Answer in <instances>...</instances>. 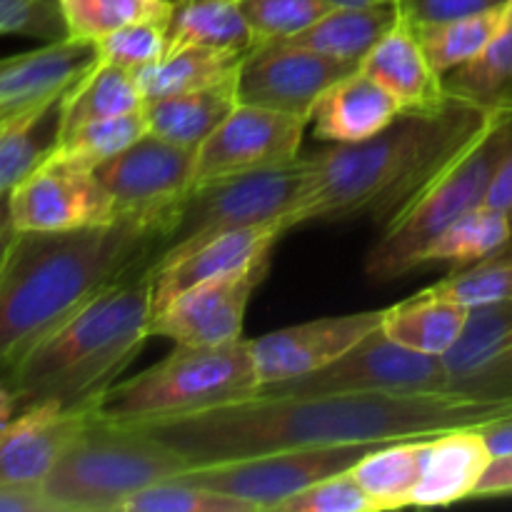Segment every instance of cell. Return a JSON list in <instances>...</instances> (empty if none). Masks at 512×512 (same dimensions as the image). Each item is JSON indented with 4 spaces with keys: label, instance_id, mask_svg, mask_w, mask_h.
I'll return each mask as SVG.
<instances>
[{
    "label": "cell",
    "instance_id": "cell-41",
    "mask_svg": "<svg viewBox=\"0 0 512 512\" xmlns=\"http://www.w3.org/2000/svg\"><path fill=\"white\" fill-rule=\"evenodd\" d=\"M0 35L55 43L68 38L60 0H0Z\"/></svg>",
    "mask_w": 512,
    "mask_h": 512
},
{
    "label": "cell",
    "instance_id": "cell-22",
    "mask_svg": "<svg viewBox=\"0 0 512 512\" xmlns=\"http://www.w3.org/2000/svg\"><path fill=\"white\" fill-rule=\"evenodd\" d=\"M360 70L388 88L403 108H423L445 98L443 75L433 68L418 30L400 15L390 33L370 50Z\"/></svg>",
    "mask_w": 512,
    "mask_h": 512
},
{
    "label": "cell",
    "instance_id": "cell-25",
    "mask_svg": "<svg viewBox=\"0 0 512 512\" xmlns=\"http://www.w3.org/2000/svg\"><path fill=\"white\" fill-rule=\"evenodd\" d=\"M400 20L395 3L363 5V8H333L303 33L280 43L303 45L328 58L358 65L365 55L390 33Z\"/></svg>",
    "mask_w": 512,
    "mask_h": 512
},
{
    "label": "cell",
    "instance_id": "cell-46",
    "mask_svg": "<svg viewBox=\"0 0 512 512\" xmlns=\"http://www.w3.org/2000/svg\"><path fill=\"white\" fill-rule=\"evenodd\" d=\"M485 440H488L490 450H493V458L512 453V420L485 428Z\"/></svg>",
    "mask_w": 512,
    "mask_h": 512
},
{
    "label": "cell",
    "instance_id": "cell-30",
    "mask_svg": "<svg viewBox=\"0 0 512 512\" xmlns=\"http://www.w3.org/2000/svg\"><path fill=\"white\" fill-rule=\"evenodd\" d=\"M425 440H400V443L378 445L350 468L373 500L375 510L413 508L415 485L423 473Z\"/></svg>",
    "mask_w": 512,
    "mask_h": 512
},
{
    "label": "cell",
    "instance_id": "cell-3",
    "mask_svg": "<svg viewBox=\"0 0 512 512\" xmlns=\"http://www.w3.org/2000/svg\"><path fill=\"white\" fill-rule=\"evenodd\" d=\"M165 238L168 225L125 215L68 233H15L0 265V370L110 283L155 263Z\"/></svg>",
    "mask_w": 512,
    "mask_h": 512
},
{
    "label": "cell",
    "instance_id": "cell-12",
    "mask_svg": "<svg viewBox=\"0 0 512 512\" xmlns=\"http://www.w3.org/2000/svg\"><path fill=\"white\" fill-rule=\"evenodd\" d=\"M8 208L18 233H68L118 220L95 170L78 168L55 150L10 190Z\"/></svg>",
    "mask_w": 512,
    "mask_h": 512
},
{
    "label": "cell",
    "instance_id": "cell-40",
    "mask_svg": "<svg viewBox=\"0 0 512 512\" xmlns=\"http://www.w3.org/2000/svg\"><path fill=\"white\" fill-rule=\"evenodd\" d=\"M275 512H378L353 470L330 475L278 505Z\"/></svg>",
    "mask_w": 512,
    "mask_h": 512
},
{
    "label": "cell",
    "instance_id": "cell-45",
    "mask_svg": "<svg viewBox=\"0 0 512 512\" xmlns=\"http://www.w3.org/2000/svg\"><path fill=\"white\" fill-rule=\"evenodd\" d=\"M485 205L512 215V148H510V153L503 158V163H500L493 183H490Z\"/></svg>",
    "mask_w": 512,
    "mask_h": 512
},
{
    "label": "cell",
    "instance_id": "cell-36",
    "mask_svg": "<svg viewBox=\"0 0 512 512\" xmlns=\"http://www.w3.org/2000/svg\"><path fill=\"white\" fill-rule=\"evenodd\" d=\"M120 512H258L245 500L215 493L183 480L180 475L140 490L123 503Z\"/></svg>",
    "mask_w": 512,
    "mask_h": 512
},
{
    "label": "cell",
    "instance_id": "cell-1",
    "mask_svg": "<svg viewBox=\"0 0 512 512\" xmlns=\"http://www.w3.org/2000/svg\"><path fill=\"white\" fill-rule=\"evenodd\" d=\"M512 420V403L453 390L415 393H255L180 418L125 423L148 430L193 468L293 448L385 445L425 440L458 428Z\"/></svg>",
    "mask_w": 512,
    "mask_h": 512
},
{
    "label": "cell",
    "instance_id": "cell-38",
    "mask_svg": "<svg viewBox=\"0 0 512 512\" xmlns=\"http://www.w3.org/2000/svg\"><path fill=\"white\" fill-rule=\"evenodd\" d=\"M95 58L100 63L138 73L158 63L168 53V23L163 20H138L93 40Z\"/></svg>",
    "mask_w": 512,
    "mask_h": 512
},
{
    "label": "cell",
    "instance_id": "cell-50",
    "mask_svg": "<svg viewBox=\"0 0 512 512\" xmlns=\"http://www.w3.org/2000/svg\"><path fill=\"white\" fill-rule=\"evenodd\" d=\"M508 103H512V95H510V100H508Z\"/></svg>",
    "mask_w": 512,
    "mask_h": 512
},
{
    "label": "cell",
    "instance_id": "cell-7",
    "mask_svg": "<svg viewBox=\"0 0 512 512\" xmlns=\"http://www.w3.org/2000/svg\"><path fill=\"white\" fill-rule=\"evenodd\" d=\"M512 148V103L468 155L445 170L420 198L400 210L370 245L363 270L373 283H393L423 268L425 250L448 225L485 205L490 183Z\"/></svg>",
    "mask_w": 512,
    "mask_h": 512
},
{
    "label": "cell",
    "instance_id": "cell-6",
    "mask_svg": "<svg viewBox=\"0 0 512 512\" xmlns=\"http://www.w3.org/2000/svg\"><path fill=\"white\" fill-rule=\"evenodd\" d=\"M260 393L250 340L215 348L175 345L143 373L118 380L103 393L98 415L108 423L180 418Z\"/></svg>",
    "mask_w": 512,
    "mask_h": 512
},
{
    "label": "cell",
    "instance_id": "cell-8",
    "mask_svg": "<svg viewBox=\"0 0 512 512\" xmlns=\"http://www.w3.org/2000/svg\"><path fill=\"white\" fill-rule=\"evenodd\" d=\"M308 185L310 158L195 185L180 205L155 263L175 258L228 230L283 225L290 233V220L303 203Z\"/></svg>",
    "mask_w": 512,
    "mask_h": 512
},
{
    "label": "cell",
    "instance_id": "cell-26",
    "mask_svg": "<svg viewBox=\"0 0 512 512\" xmlns=\"http://www.w3.org/2000/svg\"><path fill=\"white\" fill-rule=\"evenodd\" d=\"M255 45L238 0H173L168 50L213 48L248 55Z\"/></svg>",
    "mask_w": 512,
    "mask_h": 512
},
{
    "label": "cell",
    "instance_id": "cell-34",
    "mask_svg": "<svg viewBox=\"0 0 512 512\" xmlns=\"http://www.w3.org/2000/svg\"><path fill=\"white\" fill-rule=\"evenodd\" d=\"M145 133H148L145 110H135V113L118 115V118H103L78 125L58 140L55 153L68 163L78 165V168L95 170L118 153H123L128 145L143 138Z\"/></svg>",
    "mask_w": 512,
    "mask_h": 512
},
{
    "label": "cell",
    "instance_id": "cell-37",
    "mask_svg": "<svg viewBox=\"0 0 512 512\" xmlns=\"http://www.w3.org/2000/svg\"><path fill=\"white\" fill-rule=\"evenodd\" d=\"M435 288L468 310L512 300V250L465 268H455L453 273L438 280Z\"/></svg>",
    "mask_w": 512,
    "mask_h": 512
},
{
    "label": "cell",
    "instance_id": "cell-15",
    "mask_svg": "<svg viewBox=\"0 0 512 512\" xmlns=\"http://www.w3.org/2000/svg\"><path fill=\"white\" fill-rule=\"evenodd\" d=\"M270 260L203 280L175 295L165 308L153 315L150 333L190 348H215L243 340L245 313L255 288L263 283Z\"/></svg>",
    "mask_w": 512,
    "mask_h": 512
},
{
    "label": "cell",
    "instance_id": "cell-18",
    "mask_svg": "<svg viewBox=\"0 0 512 512\" xmlns=\"http://www.w3.org/2000/svg\"><path fill=\"white\" fill-rule=\"evenodd\" d=\"M288 230L283 225H258L220 233L175 258L153 265V315L170 303L178 293L220 278L238 273L273 258V248Z\"/></svg>",
    "mask_w": 512,
    "mask_h": 512
},
{
    "label": "cell",
    "instance_id": "cell-4",
    "mask_svg": "<svg viewBox=\"0 0 512 512\" xmlns=\"http://www.w3.org/2000/svg\"><path fill=\"white\" fill-rule=\"evenodd\" d=\"M153 323V263L130 270L80 305L5 373L18 408L55 400L100 403L145 348Z\"/></svg>",
    "mask_w": 512,
    "mask_h": 512
},
{
    "label": "cell",
    "instance_id": "cell-11",
    "mask_svg": "<svg viewBox=\"0 0 512 512\" xmlns=\"http://www.w3.org/2000/svg\"><path fill=\"white\" fill-rule=\"evenodd\" d=\"M95 175L113 198L118 218L168 225L170 233L180 205L195 185V150L145 133L95 168Z\"/></svg>",
    "mask_w": 512,
    "mask_h": 512
},
{
    "label": "cell",
    "instance_id": "cell-14",
    "mask_svg": "<svg viewBox=\"0 0 512 512\" xmlns=\"http://www.w3.org/2000/svg\"><path fill=\"white\" fill-rule=\"evenodd\" d=\"M358 70L293 43H260L245 55L238 73V103L298 115L310 123L320 95Z\"/></svg>",
    "mask_w": 512,
    "mask_h": 512
},
{
    "label": "cell",
    "instance_id": "cell-48",
    "mask_svg": "<svg viewBox=\"0 0 512 512\" xmlns=\"http://www.w3.org/2000/svg\"><path fill=\"white\" fill-rule=\"evenodd\" d=\"M18 398H15V393L10 390L8 380H0V428L3 425H8L10 420L15 418V413H18Z\"/></svg>",
    "mask_w": 512,
    "mask_h": 512
},
{
    "label": "cell",
    "instance_id": "cell-13",
    "mask_svg": "<svg viewBox=\"0 0 512 512\" xmlns=\"http://www.w3.org/2000/svg\"><path fill=\"white\" fill-rule=\"evenodd\" d=\"M308 125V120L298 115L238 103L195 150V185L293 163L300 158Z\"/></svg>",
    "mask_w": 512,
    "mask_h": 512
},
{
    "label": "cell",
    "instance_id": "cell-16",
    "mask_svg": "<svg viewBox=\"0 0 512 512\" xmlns=\"http://www.w3.org/2000/svg\"><path fill=\"white\" fill-rule=\"evenodd\" d=\"M383 323V310L330 315L250 340L260 390L328 368Z\"/></svg>",
    "mask_w": 512,
    "mask_h": 512
},
{
    "label": "cell",
    "instance_id": "cell-35",
    "mask_svg": "<svg viewBox=\"0 0 512 512\" xmlns=\"http://www.w3.org/2000/svg\"><path fill=\"white\" fill-rule=\"evenodd\" d=\"M60 5L68 38L88 43L138 20L168 23L173 10V0H60Z\"/></svg>",
    "mask_w": 512,
    "mask_h": 512
},
{
    "label": "cell",
    "instance_id": "cell-42",
    "mask_svg": "<svg viewBox=\"0 0 512 512\" xmlns=\"http://www.w3.org/2000/svg\"><path fill=\"white\" fill-rule=\"evenodd\" d=\"M508 0H395L400 15L413 25L440 23V20L465 18L505 5Z\"/></svg>",
    "mask_w": 512,
    "mask_h": 512
},
{
    "label": "cell",
    "instance_id": "cell-2",
    "mask_svg": "<svg viewBox=\"0 0 512 512\" xmlns=\"http://www.w3.org/2000/svg\"><path fill=\"white\" fill-rule=\"evenodd\" d=\"M505 105L448 93L440 103L405 108L373 138L310 155L308 193L290 225L370 220L383 228L473 150Z\"/></svg>",
    "mask_w": 512,
    "mask_h": 512
},
{
    "label": "cell",
    "instance_id": "cell-49",
    "mask_svg": "<svg viewBox=\"0 0 512 512\" xmlns=\"http://www.w3.org/2000/svg\"><path fill=\"white\" fill-rule=\"evenodd\" d=\"M333 8H363V5H380V3H395V0H328Z\"/></svg>",
    "mask_w": 512,
    "mask_h": 512
},
{
    "label": "cell",
    "instance_id": "cell-19",
    "mask_svg": "<svg viewBox=\"0 0 512 512\" xmlns=\"http://www.w3.org/2000/svg\"><path fill=\"white\" fill-rule=\"evenodd\" d=\"M95 60L93 43L75 38L0 58V125L60 98Z\"/></svg>",
    "mask_w": 512,
    "mask_h": 512
},
{
    "label": "cell",
    "instance_id": "cell-5",
    "mask_svg": "<svg viewBox=\"0 0 512 512\" xmlns=\"http://www.w3.org/2000/svg\"><path fill=\"white\" fill-rule=\"evenodd\" d=\"M190 468L185 455L148 430L95 415L40 488L58 512H120L135 493Z\"/></svg>",
    "mask_w": 512,
    "mask_h": 512
},
{
    "label": "cell",
    "instance_id": "cell-33",
    "mask_svg": "<svg viewBox=\"0 0 512 512\" xmlns=\"http://www.w3.org/2000/svg\"><path fill=\"white\" fill-rule=\"evenodd\" d=\"M448 93L485 105L508 103L512 95V0H508L503 28L488 48L443 78Z\"/></svg>",
    "mask_w": 512,
    "mask_h": 512
},
{
    "label": "cell",
    "instance_id": "cell-27",
    "mask_svg": "<svg viewBox=\"0 0 512 512\" xmlns=\"http://www.w3.org/2000/svg\"><path fill=\"white\" fill-rule=\"evenodd\" d=\"M145 108V98L135 73L95 60L63 95L60 103V138L78 125L135 113ZM58 138V140H60Z\"/></svg>",
    "mask_w": 512,
    "mask_h": 512
},
{
    "label": "cell",
    "instance_id": "cell-29",
    "mask_svg": "<svg viewBox=\"0 0 512 512\" xmlns=\"http://www.w3.org/2000/svg\"><path fill=\"white\" fill-rule=\"evenodd\" d=\"M63 95L0 125V198H8L10 190L55 150Z\"/></svg>",
    "mask_w": 512,
    "mask_h": 512
},
{
    "label": "cell",
    "instance_id": "cell-32",
    "mask_svg": "<svg viewBox=\"0 0 512 512\" xmlns=\"http://www.w3.org/2000/svg\"><path fill=\"white\" fill-rule=\"evenodd\" d=\"M505 13H508V3L485 10V13L465 15V18L415 25V30L433 68L445 78L488 48L490 40L503 28Z\"/></svg>",
    "mask_w": 512,
    "mask_h": 512
},
{
    "label": "cell",
    "instance_id": "cell-44",
    "mask_svg": "<svg viewBox=\"0 0 512 512\" xmlns=\"http://www.w3.org/2000/svg\"><path fill=\"white\" fill-rule=\"evenodd\" d=\"M503 495H512V453L493 458L473 498H503Z\"/></svg>",
    "mask_w": 512,
    "mask_h": 512
},
{
    "label": "cell",
    "instance_id": "cell-9",
    "mask_svg": "<svg viewBox=\"0 0 512 512\" xmlns=\"http://www.w3.org/2000/svg\"><path fill=\"white\" fill-rule=\"evenodd\" d=\"M378 445H325V448H293L253 458L200 465L180 473L188 483L203 485L215 493L245 500L258 512H275L280 503L303 493L310 485L345 473L368 450Z\"/></svg>",
    "mask_w": 512,
    "mask_h": 512
},
{
    "label": "cell",
    "instance_id": "cell-47",
    "mask_svg": "<svg viewBox=\"0 0 512 512\" xmlns=\"http://www.w3.org/2000/svg\"><path fill=\"white\" fill-rule=\"evenodd\" d=\"M15 225L13 218H10V208H8V198H0V265H3L5 253H8L10 243L15 238Z\"/></svg>",
    "mask_w": 512,
    "mask_h": 512
},
{
    "label": "cell",
    "instance_id": "cell-17",
    "mask_svg": "<svg viewBox=\"0 0 512 512\" xmlns=\"http://www.w3.org/2000/svg\"><path fill=\"white\" fill-rule=\"evenodd\" d=\"M98 415V403L60 405L55 400L18 410L0 428V485H40L60 455Z\"/></svg>",
    "mask_w": 512,
    "mask_h": 512
},
{
    "label": "cell",
    "instance_id": "cell-31",
    "mask_svg": "<svg viewBox=\"0 0 512 512\" xmlns=\"http://www.w3.org/2000/svg\"><path fill=\"white\" fill-rule=\"evenodd\" d=\"M512 243V215L490 205L470 210L463 218L443 230L425 250L423 268L435 263H450L455 268L480 263L503 253Z\"/></svg>",
    "mask_w": 512,
    "mask_h": 512
},
{
    "label": "cell",
    "instance_id": "cell-39",
    "mask_svg": "<svg viewBox=\"0 0 512 512\" xmlns=\"http://www.w3.org/2000/svg\"><path fill=\"white\" fill-rule=\"evenodd\" d=\"M255 43H280L318 23L333 5L328 0H238Z\"/></svg>",
    "mask_w": 512,
    "mask_h": 512
},
{
    "label": "cell",
    "instance_id": "cell-21",
    "mask_svg": "<svg viewBox=\"0 0 512 512\" xmlns=\"http://www.w3.org/2000/svg\"><path fill=\"white\" fill-rule=\"evenodd\" d=\"M490 463L493 450L485 428H458L428 438L413 505L435 508L473 498Z\"/></svg>",
    "mask_w": 512,
    "mask_h": 512
},
{
    "label": "cell",
    "instance_id": "cell-28",
    "mask_svg": "<svg viewBox=\"0 0 512 512\" xmlns=\"http://www.w3.org/2000/svg\"><path fill=\"white\" fill-rule=\"evenodd\" d=\"M245 55L213 48H178L168 50L158 63L138 70L140 93L145 103L168 95L193 93L238 78Z\"/></svg>",
    "mask_w": 512,
    "mask_h": 512
},
{
    "label": "cell",
    "instance_id": "cell-43",
    "mask_svg": "<svg viewBox=\"0 0 512 512\" xmlns=\"http://www.w3.org/2000/svg\"><path fill=\"white\" fill-rule=\"evenodd\" d=\"M0 512H58L40 485H0Z\"/></svg>",
    "mask_w": 512,
    "mask_h": 512
},
{
    "label": "cell",
    "instance_id": "cell-23",
    "mask_svg": "<svg viewBox=\"0 0 512 512\" xmlns=\"http://www.w3.org/2000/svg\"><path fill=\"white\" fill-rule=\"evenodd\" d=\"M470 310L435 285L383 310V333L398 345L445 358L463 335Z\"/></svg>",
    "mask_w": 512,
    "mask_h": 512
},
{
    "label": "cell",
    "instance_id": "cell-20",
    "mask_svg": "<svg viewBox=\"0 0 512 512\" xmlns=\"http://www.w3.org/2000/svg\"><path fill=\"white\" fill-rule=\"evenodd\" d=\"M403 110V103L388 88L358 68L320 95L310 125L323 143L348 145L378 135Z\"/></svg>",
    "mask_w": 512,
    "mask_h": 512
},
{
    "label": "cell",
    "instance_id": "cell-10",
    "mask_svg": "<svg viewBox=\"0 0 512 512\" xmlns=\"http://www.w3.org/2000/svg\"><path fill=\"white\" fill-rule=\"evenodd\" d=\"M448 383L450 375L443 358L398 345L383 333V328H378L328 368L270 385L260 393H415V390H448Z\"/></svg>",
    "mask_w": 512,
    "mask_h": 512
},
{
    "label": "cell",
    "instance_id": "cell-24",
    "mask_svg": "<svg viewBox=\"0 0 512 512\" xmlns=\"http://www.w3.org/2000/svg\"><path fill=\"white\" fill-rule=\"evenodd\" d=\"M238 105V78L145 103L148 133L198 150Z\"/></svg>",
    "mask_w": 512,
    "mask_h": 512
}]
</instances>
